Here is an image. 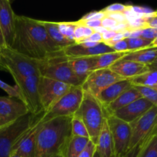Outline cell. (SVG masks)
Segmentation results:
<instances>
[{"mask_svg": "<svg viewBox=\"0 0 157 157\" xmlns=\"http://www.w3.org/2000/svg\"><path fill=\"white\" fill-rule=\"evenodd\" d=\"M120 77L110 68L100 69L92 71L82 85L84 92L90 94L97 98L100 93L111 84L122 81Z\"/></svg>", "mask_w": 157, "mask_h": 157, "instance_id": "cell-12", "label": "cell"}, {"mask_svg": "<svg viewBox=\"0 0 157 157\" xmlns=\"http://www.w3.org/2000/svg\"><path fill=\"white\" fill-rule=\"evenodd\" d=\"M90 140L79 136H71L64 147L63 155L64 157H78L85 149Z\"/></svg>", "mask_w": 157, "mask_h": 157, "instance_id": "cell-25", "label": "cell"}, {"mask_svg": "<svg viewBox=\"0 0 157 157\" xmlns=\"http://www.w3.org/2000/svg\"><path fill=\"white\" fill-rule=\"evenodd\" d=\"M6 47V44H5L4 38H3L1 28H0V48H5Z\"/></svg>", "mask_w": 157, "mask_h": 157, "instance_id": "cell-49", "label": "cell"}, {"mask_svg": "<svg viewBox=\"0 0 157 157\" xmlns=\"http://www.w3.org/2000/svg\"><path fill=\"white\" fill-rule=\"evenodd\" d=\"M112 49L115 52H121V53H127L129 52L128 44H127V39H123L118 42L115 43L111 46Z\"/></svg>", "mask_w": 157, "mask_h": 157, "instance_id": "cell-38", "label": "cell"}, {"mask_svg": "<svg viewBox=\"0 0 157 157\" xmlns=\"http://www.w3.org/2000/svg\"><path fill=\"white\" fill-rule=\"evenodd\" d=\"M142 98L140 92L138 91L135 87H130L127 90L124 91L121 95H120L115 101L110 103L106 107H104V111H105V116L110 115L113 112L126 107L128 104H131L133 101L140 99Z\"/></svg>", "mask_w": 157, "mask_h": 157, "instance_id": "cell-22", "label": "cell"}, {"mask_svg": "<svg viewBox=\"0 0 157 157\" xmlns=\"http://www.w3.org/2000/svg\"><path fill=\"white\" fill-rule=\"evenodd\" d=\"M40 61L31 59L10 48H0V70L9 72L12 78L39 75Z\"/></svg>", "mask_w": 157, "mask_h": 157, "instance_id": "cell-4", "label": "cell"}, {"mask_svg": "<svg viewBox=\"0 0 157 157\" xmlns=\"http://www.w3.org/2000/svg\"><path fill=\"white\" fill-rule=\"evenodd\" d=\"M156 129H155V130H156ZM150 136H149L148 137L146 138V139L144 140V141H142L140 144H137V145L135 146L134 147L130 149V150H129L128 151L125 153V154H124L122 156H121V157H140L141 153H142V151H143V149H144V146H145L146 143H147V140H148V138L150 137Z\"/></svg>", "mask_w": 157, "mask_h": 157, "instance_id": "cell-32", "label": "cell"}, {"mask_svg": "<svg viewBox=\"0 0 157 157\" xmlns=\"http://www.w3.org/2000/svg\"><path fill=\"white\" fill-rule=\"evenodd\" d=\"M117 34V32H113V31L109 29L107 32L102 35V38H103V42H107V41H110L113 36Z\"/></svg>", "mask_w": 157, "mask_h": 157, "instance_id": "cell-46", "label": "cell"}, {"mask_svg": "<svg viewBox=\"0 0 157 157\" xmlns=\"http://www.w3.org/2000/svg\"><path fill=\"white\" fill-rule=\"evenodd\" d=\"M140 157H157V127L147 140Z\"/></svg>", "mask_w": 157, "mask_h": 157, "instance_id": "cell-29", "label": "cell"}, {"mask_svg": "<svg viewBox=\"0 0 157 157\" xmlns=\"http://www.w3.org/2000/svg\"><path fill=\"white\" fill-rule=\"evenodd\" d=\"M128 80L133 86L155 87L157 85V71L150 68L149 71Z\"/></svg>", "mask_w": 157, "mask_h": 157, "instance_id": "cell-27", "label": "cell"}, {"mask_svg": "<svg viewBox=\"0 0 157 157\" xmlns=\"http://www.w3.org/2000/svg\"><path fill=\"white\" fill-rule=\"evenodd\" d=\"M9 157H21V156H19V155L16 154V153H12L10 154V156H9Z\"/></svg>", "mask_w": 157, "mask_h": 157, "instance_id": "cell-52", "label": "cell"}, {"mask_svg": "<svg viewBox=\"0 0 157 157\" xmlns=\"http://www.w3.org/2000/svg\"><path fill=\"white\" fill-rule=\"evenodd\" d=\"M123 39H125V38H124V34H123L122 32H118V33H117L116 35H115L114 36H113V38L110 40V41H107V42H104V43L111 48V46L113 45L115 43L118 42V41H121V40H123Z\"/></svg>", "mask_w": 157, "mask_h": 157, "instance_id": "cell-42", "label": "cell"}, {"mask_svg": "<svg viewBox=\"0 0 157 157\" xmlns=\"http://www.w3.org/2000/svg\"><path fill=\"white\" fill-rule=\"evenodd\" d=\"M127 44H128L129 52H135L141 49L147 48L151 47V41L144 39V38L139 37V38H127Z\"/></svg>", "mask_w": 157, "mask_h": 157, "instance_id": "cell-31", "label": "cell"}, {"mask_svg": "<svg viewBox=\"0 0 157 157\" xmlns=\"http://www.w3.org/2000/svg\"><path fill=\"white\" fill-rule=\"evenodd\" d=\"M108 30L109 29H105V28H104L103 26H99V27H98V28H96V29H94V31L95 32H98V33L101 34V35H104V34L105 33V32H107Z\"/></svg>", "mask_w": 157, "mask_h": 157, "instance_id": "cell-48", "label": "cell"}, {"mask_svg": "<svg viewBox=\"0 0 157 157\" xmlns=\"http://www.w3.org/2000/svg\"><path fill=\"white\" fill-rule=\"evenodd\" d=\"M130 125L131 127L130 149H131L148 137L157 127V107L153 106Z\"/></svg>", "mask_w": 157, "mask_h": 157, "instance_id": "cell-11", "label": "cell"}, {"mask_svg": "<svg viewBox=\"0 0 157 157\" xmlns=\"http://www.w3.org/2000/svg\"><path fill=\"white\" fill-rule=\"evenodd\" d=\"M44 113L35 116L29 113L12 124L0 128V157H9L23 136L41 121Z\"/></svg>", "mask_w": 157, "mask_h": 157, "instance_id": "cell-3", "label": "cell"}, {"mask_svg": "<svg viewBox=\"0 0 157 157\" xmlns=\"http://www.w3.org/2000/svg\"><path fill=\"white\" fill-rule=\"evenodd\" d=\"M58 28L61 35L70 41H75V29L77 25L76 21L69 22H57Z\"/></svg>", "mask_w": 157, "mask_h": 157, "instance_id": "cell-30", "label": "cell"}, {"mask_svg": "<svg viewBox=\"0 0 157 157\" xmlns=\"http://www.w3.org/2000/svg\"><path fill=\"white\" fill-rule=\"evenodd\" d=\"M95 147L97 153L101 157H116L113 138L106 117L100 130Z\"/></svg>", "mask_w": 157, "mask_h": 157, "instance_id": "cell-18", "label": "cell"}, {"mask_svg": "<svg viewBox=\"0 0 157 157\" xmlns=\"http://www.w3.org/2000/svg\"><path fill=\"white\" fill-rule=\"evenodd\" d=\"M12 49L36 61L64 55L51 40L39 20L24 15L15 16V32Z\"/></svg>", "mask_w": 157, "mask_h": 157, "instance_id": "cell-1", "label": "cell"}, {"mask_svg": "<svg viewBox=\"0 0 157 157\" xmlns=\"http://www.w3.org/2000/svg\"><path fill=\"white\" fill-rule=\"evenodd\" d=\"M51 157H64V155L61 154V153H59V154H56V155H54V156H51Z\"/></svg>", "mask_w": 157, "mask_h": 157, "instance_id": "cell-53", "label": "cell"}, {"mask_svg": "<svg viewBox=\"0 0 157 157\" xmlns=\"http://www.w3.org/2000/svg\"><path fill=\"white\" fill-rule=\"evenodd\" d=\"M0 88H1L2 90H4L5 92H6V94H7L9 97L15 98L20 100L19 94H18V91L15 86L12 87V86L6 84V82H4V81H2V80H0Z\"/></svg>", "mask_w": 157, "mask_h": 157, "instance_id": "cell-34", "label": "cell"}, {"mask_svg": "<svg viewBox=\"0 0 157 157\" xmlns=\"http://www.w3.org/2000/svg\"><path fill=\"white\" fill-rule=\"evenodd\" d=\"M40 121L35 124L15 146L13 151L21 157H35V147H36V137L38 133V127L40 125Z\"/></svg>", "mask_w": 157, "mask_h": 157, "instance_id": "cell-19", "label": "cell"}, {"mask_svg": "<svg viewBox=\"0 0 157 157\" xmlns=\"http://www.w3.org/2000/svg\"><path fill=\"white\" fill-rule=\"evenodd\" d=\"M94 31L93 29H90V28L87 27V26L84 25V39H87V38H88L89 37H90V35L94 33ZM84 40H83V41H84Z\"/></svg>", "mask_w": 157, "mask_h": 157, "instance_id": "cell-47", "label": "cell"}, {"mask_svg": "<svg viewBox=\"0 0 157 157\" xmlns=\"http://www.w3.org/2000/svg\"><path fill=\"white\" fill-rule=\"evenodd\" d=\"M157 58V48H147L141 49V50L135 51V52H127L123 60L126 61H134L139 64L144 65H150L155 62Z\"/></svg>", "mask_w": 157, "mask_h": 157, "instance_id": "cell-23", "label": "cell"}, {"mask_svg": "<svg viewBox=\"0 0 157 157\" xmlns=\"http://www.w3.org/2000/svg\"><path fill=\"white\" fill-rule=\"evenodd\" d=\"M153 106L150 101L146 100L145 98H141L126 107L113 112L110 115H113L115 117L127 124H131L137 118L144 114L146 112L148 111Z\"/></svg>", "mask_w": 157, "mask_h": 157, "instance_id": "cell-15", "label": "cell"}, {"mask_svg": "<svg viewBox=\"0 0 157 157\" xmlns=\"http://www.w3.org/2000/svg\"><path fill=\"white\" fill-rule=\"evenodd\" d=\"M105 17H107V13L103 10L97 11V12H91L86 14L85 15L82 17L81 19L78 20L80 22H84V21H90V20H102Z\"/></svg>", "mask_w": 157, "mask_h": 157, "instance_id": "cell-33", "label": "cell"}, {"mask_svg": "<svg viewBox=\"0 0 157 157\" xmlns=\"http://www.w3.org/2000/svg\"><path fill=\"white\" fill-rule=\"evenodd\" d=\"M15 87L20 96V101L24 103L30 113L38 115L44 113L40 102L38 94L39 76L14 78Z\"/></svg>", "mask_w": 157, "mask_h": 157, "instance_id": "cell-8", "label": "cell"}, {"mask_svg": "<svg viewBox=\"0 0 157 157\" xmlns=\"http://www.w3.org/2000/svg\"><path fill=\"white\" fill-rule=\"evenodd\" d=\"M15 16L9 0H0V28L6 48H12L15 38Z\"/></svg>", "mask_w": 157, "mask_h": 157, "instance_id": "cell-14", "label": "cell"}, {"mask_svg": "<svg viewBox=\"0 0 157 157\" xmlns=\"http://www.w3.org/2000/svg\"><path fill=\"white\" fill-rule=\"evenodd\" d=\"M72 117H62L40 123L36 137L35 157H51L63 154L71 136Z\"/></svg>", "mask_w": 157, "mask_h": 157, "instance_id": "cell-2", "label": "cell"}, {"mask_svg": "<svg viewBox=\"0 0 157 157\" xmlns=\"http://www.w3.org/2000/svg\"><path fill=\"white\" fill-rule=\"evenodd\" d=\"M127 8V5L121 3H113L102 9L107 14L109 13H123Z\"/></svg>", "mask_w": 157, "mask_h": 157, "instance_id": "cell-35", "label": "cell"}, {"mask_svg": "<svg viewBox=\"0 0 157 157\" xmlns=\"http://www.w3.org/2000/svg\"><path fill=\"white\" fill-rule=\"evenodd\" d=\"M117 24V22L116 21L107 16L105 17L104 19L101 20V26H103V27L107 29H113Z\"/></svg>", "mask_w": 157, "mask_h": 157, "instance_id": "cell-40", "label": "cell"}, {"mask_svg": "<svg viewBox=\"0 0 157 157\" xmlns=\"http://www.w3.org/2000/svg\"><path fill=\"white\" fill-rule=\"evenodd\" d=\"M94 157H101V156H99V154H98V153H97L96 150H95V153H94Z\"/></svg>", "mask_w": 157, "mask_h": 157, "instance_id": "cell-54", "label": "cell"}, {"mask_svg": "<svg viewBox=\"0 0 157 157\" xmlns=\"http://www.w3.org/2000/svg\"><path fill=\"white\" fill-rule=\"evenodd\" d=\"M113 50L110 46L104 42L100 43L93 48H84L80 44H74L63 49L64 55L67 58H84V57H93L102 55V54L113 52Z\"/></svg>", "mask_w": 157, "mask_h": 157, "instance_id": "cell-16", "label": "cell"}, {"mask_svg": "<svg viewBox=\"0 0 157 157\" xmlns=\"http://www.w3.org/2000/svg\"><path fill=\"white\" fill-rule=\"evenodd\" d=\"M78 22H80V21H78ZM80 23H81V24H83L84 25L93 29H96V28L99 27V26H101V20H90V21H84V22H80Z\"/></svg>", "mask_w": 157, "mask_h": 157, "instance_id": "cell-44", "label": "cell"}, {"mask_svg": "<svg viewBox=\"0 0 157 157\" xmlns=\"http://www.w3.org/2000/svg\"><path fill=\"white\" fill-rule=\"evenodd\" d=\"M109 68L124 79H130L150 71L147 65L121 59Z\"/></svg>", "mask_w": 157, "mask_h": 157, "instance_id": "cell-17", "label": "cell"}, {"mask_svg": "<svg viewBox=\"0 0 157 157\" xmlns=\"http://www.w3.org/2000/svg\"><path fill=\"white\" fill-rule=\"evenodd\" d=\"M77 25L75 29V41L76 44L81 42L84 39V25L81 23L76 21Z\"/></svg>", "mask_w": 157, "mask_h": 157, "instance_id": "cell-37", "label": "cell"}, {"mask_svg": "<svg viewBox=\"0 0 157 157\" xmlns=\"http://www.w3.org/2000/svg\"><path fill=\"white\" fill-rule=\"evenodd\" d=\"M128 29V25H127V22H124V23H117L113 29H111L110 30L113 31V32H122L124 31L127 30Z\"/></svg>", "mask_w": 157, "mask_h": 157, "instance_id": "cell-45", "label": "cell"}, {"mask_svg": "<svg viewBox=\"0 0 157 157\" xmlns=\"http://www.w3.org/2000/svg\"><path fill=\"white\" fill-rule=\"evenodd\" d=\"M97 56L84 57V58H67L69 65L74 73L83 81L94 71Z\"/></svg>", "mask_w": 157, "mask_h": 157, "instance_id": "cell-21", "label": "cell"}, {"mask_svg": "<svg viewBox=\"0 0 157 157\" xmlns=\"http://www.w3.org/2000/svg\"><path fill=\"white\" fill-rule=\"evenodd\" d=\"M84 41H92V42L94 43H102L103 42V38H102V35L101 34L98 33V32H94L87 39H84Z\"/></svg>", "mask_w": 157, "mask_h": 157, "instance_id": "cell-43", "label": "cell"}, {"mask_svg": "<svg viewBox=\"0 0 157 157\" xmlns=\"http://www.w3.org/2000/svg\"><path fill=\"white\" fill-rule=\"evenodd\" d=\"M149 67H150V69H153V70H156L157 71V62H153V64H151L150 65H149Z\"/></svg>", "mask_w": 157, "mask_h": 157, "instance_id": "cell-50", "label": "cell"}, {"mask_svg": "<svg viewBox=\"0 0 157 157\" xmlns=\"http://www.w3.org/2000/svg\"><path fill=\"white\" fill-rule=\"evenodd\" d=\"M151 47L152 48H157V37L152 41L151 43Z\"/></svg>", "mask_w": 157, "mask_h": 157, "instance_id": "cell-51", "label": "cell"}, {"mask_svg": "<svg viewBox=\"0 0 157 157\" xmlns=\"http://www.w3.org/2000/svg\"><path fill=\"white\" fill-rule=\"evenodd\" d=\"M155 15H157V10L155 11Z\"/></svg>", "mask_w": 157, "mask_h": 157, "instance_id": "cell-55", "label": "cell"}, {"mask_svg": "<svg viewBox=\"0 0 157 157\" xmlns=\"http://www.w3.org/2000/svg\"><path fill=\"white\" fill-rule=\"evenodd\" d=\"M133 87L131 82L128 79H124L111 84L101 92L97 97L103 107H106L117 99L124 91Z\"/></svg>", "mask_w": 157, "mask_h": 157, "instance_id": "cell-20", "label": "cell"}, {"mask_svg": "<svg viewBox=\"0 0 157 157\" xmlns=\"http://www.w3.org/2000/svg\"><path fill=\"white\" fill-rule=\"evenodd\" d=\"M96 150L95 144L92 141H89L87 145L86 146L85 149L83 150L82 153L79 155L78 157H94V154Z\"/></svg>", "mask_w": 157, "mask_h": 157, "instance_id": "cell-39", "label": "cell"}, {"mask_svg": "<svg viewBox=\"0 0 157 157\" xmlns=\"http://www.w3.org/2000/svg\"><path fill=\"white\" fill-rule=\"evenodd\" d=\"M141 38L153 41L157 37V29L153 28H144L141 29Z\"/></svg>", "mask_w": 157, "mask_h": 157, "instance_id": "cell-36", "label": "cell"}, {"mask_svg": "<svg viewBox=\"0 0 157 157\" xmlns=\"http://www.w3.org/2000/svg\"><path fill=\"white\" fill-rule=\"evenodd\" d=\"M72 87L74 86L39 76L38 94L43 111L45 113L50 110Z\"/></svg>", "mask_w": 157, "mask_h": 157, "instance_id": "cell-9", "label": "cell"}, {"mask_svg": "<svg viewBox=\"0 0 157 157\" xmlns=\"http://www.w3.org/2000/svg\"><path fill=\"white\" fill-rule=\"evenodd\" d=\"M39 75L74 87L82 86L84 83L74 73L65 55L40 61Z\"/></svg>", "mask_w": 157, "mask_h": 157, "instance_id": "cell-6", "label": "cell"}, {"mask_svg": "<svg viewBox=\"0 0 157 157\" xmlns=\"http://www.w3.org/2000/svg\"><path fill=\"white\" fill-rule=\"evenodd\" d=\"M107 16L116 21L117 23L127 22V19L123 13H109L107 14Z\"/></svg>", "mask_w": 157, "mask_h": 157, "instance_id": "cell-41", "label": "cell"}, {"mask_svg": "<svg viewBox=\"0 0 157 157\" xmlns=\"http://www.w3.org/2000/svg\"><path fill=\"white\" fill-rule=\"evenodd\" d=\"M75 115L81 118L87 127L90 140L96 144L106 117L102 104L93 95L84 91L81 107Z\"/></svg>", "mask_w": 157, "mask_h": 157, "instance_id": "cell-5", "label": "cell"}, {"mask_svg": "<svg viewBox=\"0 0 157 157\" xmlns=\"http://www.w3.org/2000/svg\"><path fill=\"white\" fill-rule=\"evenodd\" d=\"M156 61V62H157V58H156V61Z\"/></svg>", "mask_w": 157, "mask_h": 157, "instance_id": "cell-56", "label": "cell"}, {"mask_svg": "<svg viewBox=\"0 0 157 157\" xmlns=\"http://www.w3.org/2000/svg\"><path fill=\"white\" fill-rule=\"evenodd\" d=\"M126 54L127 53L113 52L98 55L97 56L96 65H95L94 71L100 70V69L109 68L113 64H115L117 61L122 59Z\"/></svg>", "mask_w": 157, "mask_h": 157, "instance_id": "cell-26", "label": "cell"}, {"mask_svg": "<svg viewBox=\"0 0 157 157\" xmlns=\"http://www.w3.org/2000/svg\"><path fill=\"white\" fill-rule=\"evenodd\" d=\"M40 23L44 26L46 32H47L48 35L50 37L51 40L54 42V44L60 48L61 50H63L65 48L68 47V46L71 45V44H76L74 41H70V40L67 39L65 37L63 36L59 32L58 28V24L57 22H54V21H41L39 20Z\"/></svg>", "mask_w": 157, "mask_h": 157, "instance_id": "cell-24", "label": "cell"}, {"mask_svg": "<svg viewBox=\"0 0 157 157\" xmlns=\"http://www.w3.org/2000/svg\"><path fill=\"white\" fill-rule=\"evenodd\" d=\"M105 117L113 138L115 156H122L130 150L131 139V127L130 124L115 117L113 115H107Z\"/></svg>", "mask_w": 157, "mask_h": 157, "instance_id": "cell-10", "label": "cell"}, {"mask_svg": "<svg viewBox=\"0 0 157 157\" xmlns=\"http://www.w3.org/2000/svg\"><path fill=\"white\" fill-rule=\"evenodd\" d=\"M71 129L72 136L87 138L90 140L87 127L79 117L76 115H74L72 117L71 121Z\"/></svg>", "mask_w": 157, "mask_h": 157, "instance_id": "cell-28", "label": "cell"}, {"mask_svg": "<svg viewBox=\"0 0 157 157\" xmlns=\"http://www.w3.org/2000/svg\"><path fill=\"white\" fill-rule=\"evenodd\" d=\"M84 97L82 86L72 87L50 110L44 113L41 123L57 117H73L79 110Z\"/></svg>", "mask_w": 157, "mask_h": 157, "instance_id": "cell-7", "label": "cell"}, {"mask_svg": "<svg viewBox=\"0 0 157 157\" xmlns=\"http://www.w3.org/2000/svg\"><path fill=\"white\" fill-rule=\"evenodd\" d=\"M27 107L20 100L11 97H0V128L9 125L29 113Z\"/></svg>", "mask_w": 157, "mask_h": 157, "instance_id": "cell-13", "label": "cell"}]
</instances>
